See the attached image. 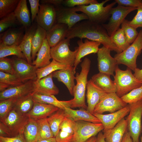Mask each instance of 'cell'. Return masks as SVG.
I'll use <instances>...</instances> for the list:
<instances>
[{"label": "cell", "mask_w": 142, "mask_h": 142, "mask_svg": "<svg viewBox=\"0 0 142 142\" xmlns=\"http://www.w3.org/2000/svg\"><path fill=\"white\" fill-rule=\"evenodd\" d=\"M78 37L97 42L117 53L121 52L112 40L111 37L101 24L89 20L81 21L68 29L66 38L69 39Z\"/></svg>", "instance_id": "cell-1"}, {"label": "cell", "mask_w": 142, "mask_h": 142, "mask_svg": "<svg viewBox=\"0 0 142 142\" xmlns=\"http://www.w3.org/2000/svg\"><path fill=\"white\" fill-rule=\"evenodd\" d=\"M90 65V59L87 57L85 58L80 64L81 69L80 73H76L75 79L76 84L73 90L74 97L72 99L71 108L87 109L85 102V93L88 82V76Z\"/></svg>", "instance_id": "cell-2"}, {"label": "cell", "mask_w": 142, "mask_h": 142, "mask_svg": "<svg viewBox=\"0 0 142 142\" xmlns=\"http://www.w3.org/2000/svg\"><path fill=\"white\" fill-rule=\"evenodd\" d=\"M109 0H105L101 2L82 5L71 8L74 11L81 12L85 14L88 20L92 22L102 24L104 23L111 16V11L116 4L115 1L105 6L104 4Z\"/></svg>", "instance_id": "cell-3"}, {"label": "cell", "mask_w": 142, "mask_h": 142, "mask_svg": "<svg viewBox=\"0 0 142 142\" xmlns=\"http://www.w3.org/2000/svg\"><path fill=\"white\" fill-rule=\"evenodd\" d=\"M114 76L118 96L121 98L133 89L142 86V83L133 74L131 70L127 68L125 70L120 69L117 66Z\"/></svg>", "instance_id": "cell-4"}, {"label": "cell", "mask_w": 142, "mask_h": 142, "mask_svg": "<svg viewBox=\"0 0 142 142\" xmlns=\"http://www.w3.org/2000/svg\"><path fill=\"white\" fill-rule=\"evenodd\" d=\"M142 50V30L140 31L135 40L125 50L114 56L118 64L126 66L133 71L137 68L136 59Z\"/></svg>", "instance_id": "cell-5"}, {"label": "cell", "mask_w": 142, "mask_h": 142, "mask_svg": "<svg viewBox=\"0 0 142 142\" xmlns=\"http://www.w3.org/2000/svg\"><path fill=\"white\" fill-rule=\"evenodd\" d=\"M130 111L126 119L127 128L132 142H140L139 138L141 132L142 100L129 104Z\"/></svg>", "instance_id": "cell-6"}, {"label": "cell", "mask_w": 142, "mask_h": 142, "mask_svg": "<svg viewBox=\"0 0 142 142\" xmlns=\"http://www.w3.org/2000/svg\"><path fill=\"white\" fill-rule=\"evenodd\" d=\"M70 39L66 38L55 46L51 48L52 58L56 61L65 64L68 67H73L78 50V47L74 51L69 48Z\"/></svg>", "instance_id": "cell-7"}, {"label": "cell", "mask_w": 142, "mask_h": 142, "mask_svg": "<svg viewBox=\"0 0 142 142\" xmlns=\"http://www.w3.org/2000/svg\"><path fill=\"white\" fill-rule=\"evenodd\" d=\"M104 129L101 123L82 121H75L72 142H85L91 137L95 136Z\"/></svg>", "instance_id": "cell-8"}, {"label": "cell", "mask_w": 142, "mask_h": 142, "mask_svg": "<svg viewBox=\"0 0 142 142\" xmlns=\"http://www.w3.org/2000/svg\"><path fill=\"white\" fill-rule=\"evenodd\" d=\"M137 9V7H126L118 5L113 8L111 11V16L106 24H102L106 30L109 36L111 37L119 28L125 18L130 13Z\"/></svg>", "instance_id": "cell-9"}, {"label": "cell", "mask_w": 142, "mask_h": 142, "mask_svg": "<svg viewBox=\"0 0 142 142\" xmlns=\"http://www.w3.org/2000/svg\"><path fill=\"white\" fill-rule=\"evenodd\" d=\"M128 104L118 96L116 93H106L96 106L93 114H103L106 112L113 113L122 109Z\"/></svg>", "instance_id": "cell-10"}, {"label": "cell", "mask_w": 142, "mask_h": 142, "mask_svg": "<svg viewBox=\"0 0 142 142\" xmlns=\"http://www.w3.org/2000/svg\"><path fill=\"white\" fill-rule=\"evenodd\" d=\"M29 119L27 115L22 114L14 108L0 121L9 129L11 137H14L23 134L25 126Z\"/></svg>", "instance_id": "cell-11"}, {"label": "cell", "mask_w": 142, "mask_h": 142, "mask_svg": "<svg viewBox=\"0 0 142 142\" xmlns=\"http://www.w3.org/2000/svg\"><path fill=\"white\" fill-rule=\"evenodd\" d=\"M55 8L57 23L67 25L68 29L72 28L79 22L88 20V17L85 14L83 13H78L73 11L71 8L62 5Z\"/></svg>", "instance_id": "cell-12"}, {"label": "cell", "mask_w": 142, "mask_h": 142, "mask_svg": "<svg viewBox=\"0 0 142 142\" xmlns=\"http://www.w3.org/2000/svg\"><path fill=\"white\" fill-rule=\"evenodd\" d=\"M36 18L37 24L48 31L57 23L55 7L50 4H40Z\"/></svg>", "instance_id": "cell-13"}, {"label": "cell", "mask_w": 142, "mask_h": 142, "mask_svg": "<svg viewBox=\"0 0 142 142\" xmlns=\"http://www.w3.org/2000/svg\"><path fill=\"white\" fill-rule=\"evenodd\" d=\"M16 74L24 82L37 79L35 66L29 64L24 59L17 57L12 59Z\"/></svg>", "instance_id": "cell-14"}, {"label": "cell", "mask_w": 142, "mask_h": 142, "mask_svg": "<svg viewBox=\"0 0 142 142\" xmlns=\"http://www.w3.org/2000/svg\"><path fill=\"white\" fill-rule=\"evenodd\" d=\"M111 51L103 46L99 48L97 53L98 67L99 72L114 76L118 64L115 59L111 55Z\"/></svg>", "instance_id": "cell-15"}, {"label": "cell", "mask_w": 142, "mask_h": 142, "mask_svg": "<svg viewBox=\"0 0 142 142\" xmlns=\"http://www.w3.org/2000/svg\"><path fill=\"white\" fill-rule=\"evenodd\" d=\"M34 81L29 80L1 92L0 101L11 98L18 99L33 93L34 91Z\"/></svg>", "instance_id": "cell-16"}, {"label": "cell", "mask_w": 142, "mask_h": 142, "mask_svg": "<svg viewBox=\"0 0 142 142\" xmlns=\"http://www.w3.org/2000/svg\"><path fill=\"white\" fill-rule=\"evenodd\" d=\"M129 105L128 104L122 109L109 114L93 113V114L97 118L102 124L104 132L113 128L120 121L129 114Z\"/></svg>", "instance_id": "cell-17"}, {"label": "cell", "mask_w": 142, "mask_h": 142, "mask_svg": "<svg viewBox=\"0 0 142 142\" xmlns=\"http://www.w3.org/2000/svg\"><path fill=\"white\" fill-rule=\"evenodd\" d=\"M25 29L22 26L13 27L0 33V44L19 45L24 37Z\"/></svg>", "instance_id": "cell-18"}, {"label": "cell", "mask_w": 142, "mask_h": 142, "mask_svg": "<svg viewBox=\"0 0 142 142\" xmlns=\"http://www.w3.org/2000/svg\"><path fill=\"white\" fill-rule=\"evenodd\" d=\"M53 77L52 73L40 79L34 80L33 93L48 95L58 94L59 90L54 83Z\"/></svg>", "instance_id": "cell-19"}, {"label": "cell", "mask_w": 142, "mask_h": 142, "mask_svg": "<svg viewBox=\"0 0 142 142\" xmlns=\"http://www.w3.org/2000/svg\"><path fill=\"white\" fill-rule=\"evenodd\" d=\"M106 93L95 85L91 79L88 81L87 87L88 104L87 110L93 114L95 107Z\"/></svg>", "instance_id": "cell-20"}, {"label": "cell", "mask_w": 142, "mask_h": 142, "mask_svg": "<svg viewBox=\"0 0 142 142\" xmlns=\"http://www.w3.org/2000/svg\"><path fill=\"white\" fill-rule=\"evenodd\" d=\"M78 50L73 67L75 70L79 64L81 62V59L85 56L93 53H97L101 44L97 42L89 40L87 39L78 40Z\"/></svg>", "instance_id": "cell-21"}, {"label": "cell", "mask_w": 142, "mask_h": 142, "mask_svg": "<svg viewBox=\"0 0 142 142\" xmlns=\"http://www.w3.org/2000/svg\"><path fill=\"white\" fill-rule=\"evenodd\" d=\"M68 29L67 25L57 23L47 31L46 38L51 48L55 46L65 38Z\"/></svg>", "instance_id": "cell-22"}, {"label": "cell", "mask_w": 142, "mask_h": 142, "mask_svg": "<svg viewBox=\"0 0 142 142\" xmlns=\"http://www.w3.org/2000/svg\"><path fill=\"white\" fill-rule=\"evenodd\" d=\"M75 70L74 67H70L52 73L53 77L57 78L59 82L63 83L72 95H73V90L75 85L74 74Z\"/></svg>", "instance_id": "cell-23"}, {"label": "cell", "mask_w": 142, "mask_h": 142, "mask_svg": "<svg viewBox=\"0 0 142 142\" xmlns=\"http://www.w3.org/2000/svg\"><path fill=\"white\" fill-rule=\"evenodd\" d=\"M59 109L52 105L34 102L33 108L27 115L30 119L37 120L47 118Z\"/></svg>", "instance_id": "cell-24"}, {"label": "cell", "mask_w": 142, "mask_h": 142, "mask_svg": "<svg viewBox=\"0 0 142 142\" xmlns=\"http://www.w3.org/2000/svg\"><path fill=\"white\" fill-rule=\"evenodd\" d=\"M126 119H122L112 129L103 132L106 142H121L128 130Z\"/></svg>", "instance_id": "cell-25"}, {"label": "cell", "mask_w": 142, "mask_h": 142, "mask_svg": "<svg viewBox=\"0 0 142 142\" xmlns=\"http://www.w3.org/2000/svg\"><path fill=\"white\" fill-rule=\"evenodd\" d=\"M75 121L66 117L60 126L55 136L57 142H72L74 133Z\"/></svg>", "instance_id": "cell-26"}, {"label": "cell", "mask_w": 142, "mask_h": 142, "mask_svg": "<svg viewBox=\"0 0 142 142\" xmlns=\"http://www.w3.org/2000/svg\"><path fill=\"white\" fill-rule=\"evenodd\" d=\"M37 25V24L34 23L26 29L23 38L19 45L27 62L31 64L32 63L31 57L32 39Z\"/></svg>", "instance_id": "cell-27"}, {"label": "cell", "mask_w": 142, "mask_h": 142, "mask_svg": "<svg viewBox=\"0 0 142 142\" xmlns=\"http://www.w3.org/2000/svg\"><path fill=\"white\" fill-rule=\"evenodd\" d=\"M32 95L34 102L52 105L64 110L66 108H71L72 99L61 101L58 100L54 95H48L36 93H33Z\"/></svg>", "instance_id": "cell-28"}, {"label": "cell", "mask_w": 142, "mask_h": 142, "mask_svg": "<svg viewBox=\"0 0 142 142\" xmlns=\"http://www.w3.org/2000/svg\"><path fill=\"white\" fill-rule=\"evenodd\" d=\"M64 111L66 117L71 119L74 121H82L94 123H101L97 118L84 109L74 110L70 108H66Z\"/></svg>", "instance_id": "cell-29"}, {"label": "cell", "mask_w": 142, "mask_h": 142, "mask_svg": "<svg viewBox=\"0 0 142 142\" xmlns=\"http://www.w3.org/2000/svg\"><path fill=\"white\" fill-rule=\"evenodd\" d=\"M110 76L107 74L99 72L93 75L91 79L95 85L106 93H116L115 85Z\"/></svg>", "instance_id": "cell-30"}, {"label": "cell", "mask_w": 142, "mask_h": 142, "mask_svg": "<svg viewBox=\"0 0 142 142\" xmlns=\"http://www.w3.org/2000/svg\"><path fill=\"white\" fill-rule=\"evenodd\" d=\"M50 48L46 38L37 54L36 58L32 62V64L37 69L44 67L50 63Z\"/></svg>", "instance_id": "cell-31"}, {"label": "cell", "mask_w": 142, "mask_h": 142, "mask_svg": "<svg viewBox=\"0 0 142 142\" xmlns=\"http://www.w3.org/2000/svg\"><path fill=\"white\" fill-rule=\"evenodd\" d=\"M14 12L19 23L25 29L31 25V20L26 0H19Z\"/></svg>", "instance_id": "cell-32"}, {"label": "cell", "mask_w": 142, "mask_h": 142, "mask_svg": "<svg viewBox=\"0 0 142 142\" xmlns=\"http://www.w3.org/2000/svg\"><path fill=\"white\" fill-rule=\"evenodd\" d=\"M47 31L37 25L32 39L31 57L33 61L46 38Z\"/></svg>", "instance_id": "cell-33"}, {"label": "cell", "mask_w": 142, "mask_h": 142, "mask_svg": "<svg viewBox=\"0 0 142 142\" xmlns=\"http://www.w3.org/2000/svg\"><path fill=\"white\" fill-rule=\"evenodd\" d=\"M23 134L26 142H36L39 136L37 121L30 118L25 126Z\"/></svg>", "instance_id": "cell-34"}, {"label": "cell", "mask_w": 142, "mask_h": 142, "mask_svg": "<svg viewBox=\"0 0 142 142\" xmlns=\"http://www.w3.org/2000/svg\"><path fill=\"white\" fill-rule=\"evenodd\" d=\"M24 83L16 74L0 71V91L2 92L10 87Z\"/></svg>", "instance_id": "cell-35"}, {"label": "cell", "mask_w": 142, "mask_h": 142, "mask_svg": "<svg viewBox=\"0 0 142 142\" xmlns=\"http://www.w3.org/2000/svg\"><path fill=\"white\" fill-rule=\"evenodd\" d=\"M66 117L64 110L59 109L47 118L54 137L59 131L60 125Z\"/></svg>", "instance_id": "cell-36"}, {"label": "cell", "mask_w": 142, "mask_h": 142, "mask_svg": "<svg viewBox=\"0 0 142 142\" xmlns=\"http://www.w3.org/2000/svg\"><path fill=\"white\" fill-rule=\"evenodd\" d=\"M68 67L64 64L58 62L52 59V61L48 65L42 68L37 69L36 70L37 79H40L54 72Z\"/></svg>", "instance_id": "cell-37"}, {"label": "cell", "mask_w": 142, "mask_h": 142, "mask_svg": "<svg viewBox=\"0 0 142 142\" xmlns=\"http://www.w3.org/2000/svg\"><path fill=\"white\" fill-rule=\"evenodd\" d=\"M32 94L17 99L14 108L21 114L27 115L33 106Z\"/></svg>", "instance_id": "cell-38"}, {"label": "cell", "mask_w": 142, "mask_h": 142, "mask_svg": "<svg viewBox=\"0 0 142 142\" xmlns=\"http://www.w3.org/2000/svg\"><path fill=\"white\" fill-rule=\"evenodd\" d=\"M11 55H15L23 59L26 58L19 45L0 44V59Z\"/></svg>", "instance_id": "cell-39"}, {"label": "cell", "mask_w": 142, "mask_h": 142, "mask_svg": "<svg viewBox=\"0 0 142 142\" xmlns=\"http://www.w3.org/2000/svg\"><path fill=\"white\" fill-rule=\"evenodd\" d=\"M113 43L122 52L130 45L128 42L123 29L119 28L111 37Z\"/></svg>", "instance_id": "cell-40"}, {"label": "cell", "mask_w": 142, "mask_h": 142, "mask_svg": "<svg viewBox=\"0 0 142 142\" xmlns=\"http://www.w3.org/2000/svg\"><path fill=\"white\" fill-rule=\"evenodd\" d=\"M39 130L38 139H48L54 137L47 118L37 120Z\"/></svg>", "instance_id": "cell-41"}, {"label": "cell", "mask_w": 142, "mask_h": 142, "mask_svg": "<svg viewBox=\"0 0 142 142\" xmlns=\"http://www.w3.org/2000/svg\"><path fill=\"white\" fill-rule=\"evenodd\" d=\"M19 0H0V18L14 12Z\"/></svg>", "instance_id": "cell-42"}, {"label": "cell", "mask_w": 142, "mask_h": 142, "mask_svg": "<svg viewBox=\"0 0 142 142\" xmlns=\"http://www.w3.org/2000/svg\"><path fill=\"white\" fill-rule=\"evenodd\" d=\"M17 99L11 98L0 101V121L3 120L14 108Z\"/></svg>", "instance_id": "cell-43"}, {"label": "cell", "mask_w": 142, "mask_h": 142, "mask_svg": "<svg viewBox=\"0 0 142 142\" xmlns=\"http://www.w3.org/2000/svg\"><path fill=\"white\" fill-rule=\"evenodd\" d=\"M19 23L13 12L1 18L0 21V33H2L8 29L13 27Z\"/></svg>", "instance_id": "cell-44"}, {"label": "cell", "mask_w": 142, "mask_h": 142, "mask_svg": "<svg viewBox=\"0 0 142 142\" xmlns=\"http://www.w3.org/2000/svg\"><path fill=\"white\" fill-rule=\"evenodd\" d=\"M122 100L127 104L138 102L142 100V86L134 89L121 97Z\"/></svg>", "instance_id": "cell-45"}, {"label": "cell", "mask_w": 142, "mask_h": 142, "mask_svg": "<svg viewBox=\"0 0 142 142\" xmlns=\"http://www.w3.org/2000/svg\"><path fill=\"white\" fill-rule=\"evenodd\" d=\"M127 20L125 19L121 24V28L123 29L128 42L132 44L137 38L139 33L135 29L128 25Z\"/></svg>", "instance_id": "cell-46"}, {"label": "cell", "mask_w": 142, "mask_h": 142, "mask_svg": "<svg viewBox=\"0 0 142 142\" xmlns=\"http://www.w3.org/2000/svg\"><path fill=\"white\" fill-rule=\"evenodd\" d=\"M0 70L7 73L16 74L12 59L5 58H0Z\"/></svg>", "instance_id": "cell-47"}, {"label": "cell", "mask_w": 142, "mask_h": 142, "mask_svg": "<svg viewBox=\"0 0 142 142\" xmlns=\"http://www.w3.org/2000/svg\"><path fill=\"white\" fill-rule=\"evenodd\" d=\"M137 12L135 16L131 21L127 20V24L136 29L142 28V4L137 7Z\"/></svg>", "instance_id": "cell-48"}, {"label": "cell", "mask_w": 142, "mask_h": 142, "mask_svg": "<svg viewBox=\"0 0 142 142\" xmlns=\"http://www.w3.org/2000/svg\"><path fill=\"white\" fill-rule=\"evenodd\" d=\"M98 3L96 0H63V5L69 8H73L82 5H87L92 3Z\"/></svg>", "instance_id": "cell-49"}, {"label": "cell", "mask_w": 142, "mask_h": 142, "mask_svg": "<svg viewBox=\"0 0 142 142\" xmlns=\"http://www.w3.org/2000/svg\"><path fill=\"white\" fill-rule=\"evenodd\" d=\"M118 5L126 7H137L142 4L141 0H115Z\"/></svg>", "instance_id": "cell-50"}, {"label": "cell", "mask_w": 142, "mask_h": 142, "mask_svg": "<svg viewBox=\"0 0 142 142\" xmlns=\"http://www.w3.org/2000/svg\"><path fill=\"white\" fill-rule=\"evenodd\" d=\"M31 14V20L33 22L36 18L39 9V0H29Z\"/></svg>", "instance_id": "cell-51"}, {"label": "cell", "mask_w": 142, "mask_h": 142, "mask_svg": "<svg viewBox=\"0 0 142 142\" xmlns=\"http://www.w3.org/2000/svg\"><path fill=\"white\" fill-rule=\"evenodd\" d=\"M0 142H26L23 134L14 137L0 136Z\"/></svg>", "instance_id": "cell-52"}, {"label": "cell", "mask_w": 142, "mask_h": 142, "mask_svg": "<svg viewBox=\"0 0 142 142\" xmlns=\"http://www.w3.org/2000/svg\"><path fill=\"white\" fill-rule=\"evenodd\" d=\"M0 136L3 137H11L10 132L3 123L0 122Z\"/></svg>", "instance_id": "cell-53"}, {"label": "cell", "mask_w": 142, "mask_h": 142, "mask_svg": "<svg viewBox=\"0 0 142 142\" xmlns=\"http://www.w3.org/2000/svg\"><path fill=\"white\" fill-rule=\"evenodd\" d=\"M63 0H41V4H47L54 6L55 7L63 5Z\"/></svg>", "instance_id": "cell-54"}, {"label": "cell", "mask_w": 142, "mask_h": 142, "mask_svg": "<svg viewBox=\"0 0 142 142\" xmlns=\"http://www.w3.org/2000/svg\"><path fill=\"white\" fill-rule=\"evenodd\" d=\"M133 75L139 81L142 83V69L137 68L134 71Z\"/></svg>", "instance_id": "cell-55"}, {"label": "cell", "mask_w": 142, "mask_h": 142, "mask_svg": "<svg viewBox=\"0 0 142 142\" xmlns=\"http://www.w3.org/2000/svg\"><path fill=\"white\" fill-rule=\"evenodd\" d=\"M121 142H132V139L128 130L124 134Z\"/></svg>", "instance_id": "cell-56"}, {"label": "cell", "mask_w": 142, "mask_h": 142, "mask_svg": "<svg viewBox=\"0 0 142 142\" xmlns=\"http://www.w3.org/2000/svg\"><path fill=\"white\" fill-rule=\"evenodd\" d=\"M95 142H106L104 136L102 132H100L98 133Z\"/></svg>", "instance_id": "cell-57"}, {"label": "cell", "mask_w": 142, "mask_h": 142, "mask_svg": "<svg viewBox=\"0 0 142 142\" xmlns=\"http://www.w3.org/2000/svg\"><path fill=\"white\" fill-rule=\"evenodd\" d=\"M36 142H57L55 137L43 139L38 140Z\"/></svg>", "instance_id": "cell-58"}, {"label": "cell", "mask_w": 142, "mask_h": 142, "mask_svg": "<svg viewBox=\"0 0 142 142\" xmlns=\"http://www.w3.org/2000/svg\"><path fill=\"white\" fill-rule=\"evenodd\" d=\"M97 139V137L93 136L87 140L85 142H95Z\"/></svg>", "instance_id": "cell-59"}, {"label": "cell", "mask_w": 142, "mask_h": 142, "mask_svg": "<svg viewBox=\"0 0 142 142\" xmlns=\"http://www.w3.org/2000/svg\"><path fill=\"white\" fill-rule=\"evenodd\" d=\"M141 133H142V135L141 136V137L140 138H141V142H142V129H141Z\"/></svg>", "instance_id": "cell-60"}]
</instances>
